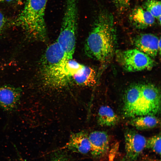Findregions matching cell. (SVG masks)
Returning a JSON list of instances; mask_svg holds the SVG:
<instances>
[{"mask_svg":"<svg viewBox=\"0 0 161 161\" xmlns=\"http://www.w3.org/2000/svg\"><path fill=\"white\" fill-rule=\"evenodd\" d=\"M123 102V111L126 117L154 115L160 110V90L152 84H135L126 90Z\"/></svg>","mask_w":161,"mask_h":161,"instance_id":"obj_3","label":"cell"},{"mask_svg":"<svg viewBox=\"0 0 161 161\" xmlns=\"http://www.w3.org/2000/svg\"><path fill=\"white\" fill-rule=\"evenodd\" d=\"M116 8L120 11H123L129 6L131 0H113Z\"/></svg>","mask_w":161,"mask_h":161,"instance_id":"obj_18","label":"cell"},{"mask_svg":"<svg viewBox=\"0 0 161 161\" xmlns=\"http://www.w3.org/2000/svg\"><path fill=\"white\" fill-rule=\"evenodd\" d=\"M22 95L21 89L8 85L0 86V107L7 112L17 107Z\"/></svg>","mask_w":161,"mask_h":161,"instance_id":"obj_8","label":"cell"},{"mask_svg":"<svg viewBox=\"0 0 161 161\" xmlns=\"http://www.w3.org/2000/svg\"><path fill=\"white\" fill-rule=\"evenodd\" d=\"M61 149L83 154L88 153L91 150L88 135L83 131L72 134L68 142Z\"/></svg>","mask_w":161,"mask_h":161,"instance_id":"obj_11","label":"cell"},{"mask_svg":"<svg viewBox=\"0 0 161 161\" xmlns=\"http://www.w3.org/2000/svg\"></svg>","mask_w":161,"mask_h":161,"instance_id":"obj_24","label":"cell"},{"mask_svg":"<svg viewBox=\"0 0 161 161\" xmlns=\"http://www.w3.org/2000/svg\"><path fill=\"white\" fill-rule=\"evenodd\" d=\"M117 58L123 68L130 72L151 69L154 64L151 57L137 49L118 52Z\"/></svg>","mask_w":161,"mask_h":161,"instance_id":"obj_6","label":"cell"},{"mask_svg":"<svg viewBox=\"0 0 161 161\" xmlns=\"http://www.w3.org/2000/svg\"><path fill=\"white\" fill-rule=\"evenodd\" d=\"M124 137L126 157L130 161H134L145 148L147 140L132 130L126 131Z\"/></svg>","mask_w":161,"mask_h":161,"instance_id":"obj_7","label":"cell"},{"mask_svg":"<svg viewBox=\"0 0 161 161\" xmlns=\"http://www.w3.org/2000/svg\"><path fill=\"white\" fill-rule=\"evenodd\" d=\"M135 46L141 51L151 57L160 53L161 39L156 35L150 33L141 34L135 38Z\"/></svg>","mask_w":161,"mask_h":161,"instance_id":"obj_9","label":"cell"},{"mask_svg":"<svg viewBox=\"0 0 161 161\" xmlns=\"http://www.w3.org/2000/svg\"><path fill=\"white\" fill-rule=\"evenodd\" d=\"M159 119L154 115H145L132 118L130 124L137 129L144 130L154 128L159 124Z\"/></svg>","mask_w":161,"mask_h":161,"instance_id":"obj_15","label":"cell"},{"mask_svg":"<svg viewBox=\"0 0 161 161\" xmlns=\"http://www.w3.org/2000/svg\"><path fill=\"white\" fill-rule=\"evenodd\" d=\"M119 117L113 110L107 106H101L99 109L97 121L102 126H112L115 125L119 121Z\"/></svg>","mask_w":161,"mask_h":161,"instance_id":"obj_14","label":"cell"},{"mask_svg":"<svg viewBox=\"0 0 161 161\" xmlns=\"http://www.w3.org/2000/svg\"><path fill=\"white\" fill-rule=\"evenodd\" d=\"M145 148L150 149L156 154L160 155V134L153 136L147 140Z\"/></svg>","mask_w":161,"mask_h":161,"instance_id":"obj_17","label":"cell"},{"mask_svg":"<svg viewBox=\"0 0 161 161\" xmlns=\"http://www.w3.org/2000/svg\"><path fill=\"white\" fill-rule=\"evenodd\" d=\"M51 161H71L68 156L63 153H57L52 157Z\"/></svg>","mask_w":161,"mask_h":161,"instance_id":"obj_19","label":"cell"},{"mask_svg":"<svg viewBox=\"0 0 161 161\" xmlns=\"http://www.w3.org/2000/svg\"><path fill=\"white\" fill-rule=\"evenodd\" d=\"M77 0H66L60 32L56 40L66 58H72L75 48L78 22Z\"/></svg>","mask_w":161,"mask_h":161,"instance_id":"obj_5","label":"cell"},{"mask_svg":"<svg viewBox=\"0 0 161 161\" xmlns=\"http://www.w3.org/2000/svg\"></svg>","mask_w":161,"mask_h":161,"instance_id":"obj_23","label":"cell"},{"mask_svg":"<svg viewBox=\"0 0 161 161\" xmlns=\"http://www.w3.org/2000/svg\"><path fill=\"white\" fill-rule=\"evenodd\" d=\"M83 66L72 59H67L62 48L55 42L48 46L42 58L40 72L42 82L51 89L65 87Z\"/></svg>","mask_w":161,"mask_h":161,"instance_id":"obj_1","label":"cell"},{"mask_svg":"<svg viewBox=\"0 0 161 161\" xmlns=\"http://www.w3.org/2000/svg\"><path fill=\"white\" fill-rule=\"evenodd\" d=\"M6 23V19L4 15L0 12V32L3 29Z\"/></svg>","mask_w":161,"mask_h":161,"instance_id":"obj_20","label":"cell"},{"mask_svg":"<svg viewBox=\"0 0 161 161\" xmlns=\"http://www.w3.org/2000/svg\"><path fill=\"white\" fill-rule=\"evenodd\" d=\"M91 146L90 152L95 157L104 156L109 149V138L104 131H95L88 135Z\"/></svg>","mask_w":161,"mask_h":161,"instance_id":"obj_10","label":"cell"},{"mask_svg":"<svg viewBox=\"0 0 161 161\" xmlns=\"http://www.w3.org/2000/svg\"><path fill=\"white\" fill-rule=\"evenodd\" d=\"M115 38L113 16L106 11L101 12L85 41L86 54L101 63L106 62L114 53Z\"/></svg>","mask_w":161,"mask_h":161,"instance_id":"obj_2","label":"cell"},{"mask_svg":"<svg viewBox=\"0 0 161 161\" xmlns=\"http://www.w3.org/2000/svg\"><path fill=\"white\" fill-rule=\"evenodd\" d=\"M161 23V2L157 0H147L142 7Z\"/></svg>","mask_w":161,"mask_h":161,"instance_id":"obj_16","label":"cell"},{"mask_svg":"<svg viewBox=\"0 0 161 161\" xmlns=\"http://www.w3.org/2000/svg\"><path fill=\"white\" fill-rule=\"evenodd\" d=\"M155 18L142 7H137L132 11L129 16L131 23L136 27L144 29L154 24Z\"/></svg>","mask_w":161,"mask_h":161,"instance_id":"obj_12","label":"cell"},{"mask_svg":"<svg viewBox=\"0 0 161 161\" xmlns=\"http://www.w3.org/2000/svg\"><path fill=\"white\" fill-rule=\"evenodd\" d=\"M48 0H27L14 24L21 28L32 38L45 41L47 32L44 15Z\"/></svg>","mask_w":161,"mask_h":161,"instance_id":"obj_4","label":"cell"},{"mask_svg":"<svg viewBox=\"0 0 161 161\" xmlns=\"http://www.w3.org/2000/svg\"><path fill=\"white\" fill-rule=\"evenodd\" d=\"M2 0H0V2H2Z\"/></svg>","mask_w":161,"mask_h":161,"instance_id":"obj_22","label":"cell"},{"mask_svg":"<svg viewBox=\"0 0 161 161\" xmlns=\"http://www.w3.org/2000/svg\"><path fill=\"white\" fill-rule=\"evenodd\" d=\"M15 0H2V2L3 1H6L7 2H9L12 1H13Z\"/></svg>","mask_w":161,"mask_h":161,"instance_id":"obj_21","label":"cell"},{"mask_svg":"<svg viewBox=\"0 0 161 161\" xmlns=\"http://www.w3.org/2000/svg\"><path fill=\"white\" fill-rule=\"evenodd\" d=\"M72 81L80 86H94L96 83V72L92 67L84 65L80 72L73 75Z\"/></svg>","mask_w":161,"mask_h":161,"instance_id":"obj_13","label":"cell"}]
</instances>
